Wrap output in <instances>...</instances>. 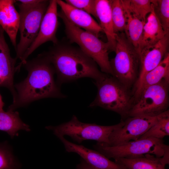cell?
Masks as SVG:
<instances>
[{"mask_svg": "<svg viewBox=\"0 0 169 169\" xmlns=\"http://www.w3.org/2000/svg\"><path fill=\"white\" fill-rule=\"evenodd\" d=\"M20 130L29 131V126L24 123L17 111H0V131L6 132L11 138L18 135Z\"/></svg>", "mask_w": 169, "mask_h": 169, "instance_id": "22", "label": "cell"}, {"mask_svg": "<svg viewBox=\"0 0 169 169\" xmlns=\"http://www.w3.org/2000/svg\"><path fill=\"white\" fill-rule=\"evenodd\" d=\"M167 33L163 29L153 10L147 16L143 26L140 52L144 47L156 43Z\"/></svg>", "mask_w": 169, "mask_h": 169, "instance_id": "19", "label": "cell"}, {"mask_svg": "<svg viewBox=\"0 0 169 169\" xmlns=\"http://www.w3.org/2000/svg\"><path fill=\"white\" fill-rule=\"evenodd\" d=\"M58 16L64 23L65 33L69 41L77 44L83 52L95 61L102 72L113 76L109 58L111 51L107 42L103 41L93 33L73 24L61 11L58 13Z\"/></svg>", "mask_w": 169, "mask_h": 169, "instance_id": "4", "label": "cell"}, {"mask_svg": "<svg viewBox=\"0 0 169 169\" xmlns=\"http://www.w3.org/2000/svg\"><path fill=\"white\" fill-rule=\"evenodd\" d=\"M164 142L163 139L150 137L131 141L114 146L97 142L94 147L95 150L109 159H132L147 154H153L160 158L169 151V145L165 144Z\"/></svg>", "mask_w": 169, "mask_h": 169, "instance_id": "6", "label": "cell"}, {"mask_svg": "<svg viewBox=\"0 0 169 169\" xmlns=\"http://www.w3.org/2000/svg\"><path fill=\"white\" fill-rule=\"evenodd\" d=\"M4 31L0 25V37H4Z\"/></svg>", "mask_w": 169, "mask_h": 169, "instance_id": "32", "label": "cell"}, {"mask_svg": "<svg viewBox=\"0 0 169 169\" xmlns=\"http://www.w3.org/2000/svg\"><path fill=\"white\" fill-rule=\"evenodd\" d=\"M2 84V80L1 77L0 76V86H1Z\"/></svg>", "mask_w": 169, "mask_h": 169, "instance_id": "33", "label": "cell"}, {"mask_svg": "<svg viewBox=\"0 0 169 169\" xmlns=\"http://www.w3.org/2000/svg\"><path fill=\"white\" fill-rule=\"evenodd\" d=\"M97 19L103 32L105 34L111 51H114L117 33L114 32L110 0H95Z\"/></svg>", "mask_w": 169, "mask_h": 169, "instance_id": "17", "label": "cell"}, {"mask_svg": "<svg viewBox=\"0 0 169 169\" xmlns=\"http://www.w3.org/2000/svg\"><path fill=\"white\" fill-rule=\"evenodd\" d=\"M167 116H169V110L154 117L129 116L123 120L121 125L110 133L109 137V144L105 145L114 146L137 140L153 125Z\"/></svg>", "mask_w": 169, "mask_h": 169, "instance_id": "10", "label": "cell"}, {"mask_svg": "<svg viewBox=\"0 0 169 169\" xmlns=\"http://www.w3.org/2000/svg\"><path fill=\"white\" fill-rule=\"evenodd\" d=\"M23 65L28 71V75L23 81L14 85L16 97L7 110L13 111L43 98L66 97L54 81V69L46 52L27 60Z\"/></svg>", "mask_w": 169, "mask_h": 169, "instance_id": "1", "label": "cell"}, {"mask_svg": "<svg viewBox=\"0 0 169 169\" xmlns=\"http://www.w3.org/2000/svg\"><path fill=\"white\" fill-rule=\"evenodd\" d=\"M4 104L3 102L2 96L0 94V111L3 110V107H4Z\"/></svg>", "mask_w": 169, "mask_h": 169, "instance_id": "31", "label": "cell"}, {"mask_svg": "<svg viewBox=\"0 0 169 169\" xmlns=\"http://www.w3.org/2000/svg\"><path fill=\"white\" fill-rule=\"evenodd\" d=\"M128 2L131 13L143 22H146V16L153 10L151 0H128Z\"/></svg>", "mask_w": 169, "mask_h": 169, "instance_id": "24", "label": "cell"}, {"mask_svg": "<svg viewBox=\"0 0 169 169\" xmlns=\"http://www.w3.org/2000/svg\"><path fill=\"white\" fill-rule=\"evenodd\" d=\"M114 30L115 33L124 32L126 18L121 0H110Z\"/></svg>", "mask_w": 169, "mask_h": 169, "instance_id": "23", "label": "cell"}, {"mask_svg": "<svg viewBox=\"0 0 169 169\" xmlns=\"http://www.w3.org/2000/svg\"><path fill=\"white\" fill-rule=\"evenodd\" d=\"M19 167L7 142H0V169H19Z\"/></svg>", "mask_w": 169, "mask_h": 169, "instance_id": "27", "label": "cell"}, {"mask_svg": "<svg viewBox=\"0 0 169 169\" xmlns=\"http://www.w3.org/2000/svg\"><path fill=\"white\" fill-rule=\"evenodd\" d=\"M49 2V0H42L32 8L19 10L20 19L18 30L20 38L15 49L17 59L21 60L26 51L36 38Z\"/></svg>", "mask_w": 169, "mask_h": 169, "instance_id": "9", "label": "cell"}, {"mask_svg": "<svg viewBox=\"0 0 169 169\" xmlns=\"http://www.w3.org/2000/svg\"><path fill=\"white\" fill-rule=\"evenodd\" d=\"M15 2L13 0H0V25L8 36L15 49L20 19L19 12L14 6Z\"/></svg>", "mask_w": 169, "mask_h": 169, "instance_id": "15", "label": "cell"}, {"mask_svg": "<svg viewBox=\"0 0 169 169\" xmlns=\"http://www.w3.org/2000/svg\"><path fill=\"white\" fill-rule=\"evenodd\" d=\"M123 123V120L121 119L119 123L109 126L84 123L74 115L69 121L56 126H49L46 128L52 131L58 137L69 136L79 143L84 141L91 140L108 145L110 133Z\"/></svg>", "mask_w": 169, "mask_h": 169, "instance_id": "7", "label": "cell"}, {"mask_svg": "<svg viewBox=\"0 0 169 169\" xmlns=\"http://www.w3.org/2000/svg\"><path fill=\"white\" fill-rule=\"evenodd\" d=\"M65 2L75 8L92 15L97 19L95 0H66Z\"/></svg>", "mask_w": 169, "mask_h": 169, "instance_id": "28", "label": "cell"}, {"mask_svg": "<svg viewBox=\"0 0 169 169\" xmlns=\"http://www.w3.org/2000/svg\"><path fill=\"white\" fill-rule=\"evenodd\" d=\"M169 81L149 86L133 99L129 116L154 117L168 110Z\"/></svg>", "mask_w": 169, "mask_h": 169, "instance_id": "8", "label": "cell"}, {"mask_svg": "<svg viewBox=\"0 0 169 169\" xmlns=\"http://www.w3.org/2000/svg\"><path fill=\"white\" fill-rule=\"evenodd\" d=\"M97 88L96 97L89 107L98 106L115 112L121 119L128 117L133 99L131 91L113 76L107 74L94 83Z\"/></svg>", "mask_w": 169, "mask_h": 169, "instance_id": "3", "label": "cell"}, {"mask_svg": "<svg viewBox=\"0 0 169 169\" xmlns=\"http://www.w3.org/2000/svg\"><path fill=\"white\" fill-rule=\"evenodd\" d=\"M58 138L63 143L67 151L77 153L94 169H126L123 165L110 161L96 150L73 143L64 136Z\"/></svg>", "mask_w": 169, "mask_h": 169, "instance_id": "13", "label": "cell"}, {"mask_svg": "<svg viewBox=\"0 0 169 169\" xmlns=\"http://www.w3.org/2000/svg\"><path fill=\"white\" fill-rule=\"evenodd\" d=\"M169 33L156 44L143 48L139 53L140 66L138 79L131 91L138 90L146 74L157 66L169 52Z\"/></svg>", "mask_w": 169, "mask_h": 169, "instance_id": "12", "label": "cell"}, {"mask_svg": "<svg viewBox=\"0 0 169 169\" xmlns=\"http://www.w3.org/2000/svg\"><path fill=\"white\" fill-rule=\"evenodd\" d=\"M154 12L165 32L169 31V0H151Z\"/></svg>", "mask_w": 169, "mask_h": 169, "instance_id": "25", "label": "cell"}, {"mask_svg": "<svg viewBox=\"0 0 169 169\" xmlns=\"http://www.w3.org/2000/svg\"><path fill=\"white\" fill-rule=\"evenodd\" d=\"M115 160V162L123 165L126 169H166L161 157L151 154H144L135 158H120Z\"/></svg>", "mask_w": 169, "mask_h": 169, "instance_id": "21", "label": "cell"}, {"mask_svg": "<svg viewBox=\"0 0 169 169\" xmlns=\"http://www.w3.org/2000/svg\"><path fill=\"white\" fill-rule=\"evenodd\" d=\"M17 59L10 55L9 49L4 38L0 37V76L2 80L1 86L5 87L10 90L13 100L16 95V91L13 83L15 73L19 70L15 66Z\"/></svg>", "mask_w": 169, "mask_h": 169, "instance_id": "16", "label": "cell"}, {"mask_svg": "<svg viewBox=\"0 0 169 169\" xmlns=\"http://www.w3.org/2000/svg\"><path fill=\"white\" fill-rule=\"evenodd\" d=\"M169 136V116H167L161 119L153 125L139 139L150 137L163 139L165 136Z\"/></svg>", "mask_w": 169, "mask_h": 169, "instance_id": "26", "label": "cell"}, {"mask_svg": "<svg viewBox=\"0 0 169 169\" xmlns=\"http://www.w3.org/2000/svg\"><path fill=\"white\" fill-rule=\"evenodd\" d=\"M121 1L126 18L124 33L128 41L139 54L143 28L145 22L140 20L131 13L128 7V0Z\"/></svg>", "mask_w": 169, "mask_h": 169, "instance_id": "18", "label": "cell"}, {"mask_svg": "<svg viewBox=\"0 0 169 169\" xmlns=\"http://www.w3.org/2000/svg\"><path fill=\"white\" fill-rule=\"evenodd\" d=\"M56 1L65 17L74 25L98 37L100 33L103 32L99 24L88 13L75 8L63 1Z\"/></svg>", "mask_w": 169, "mask_h": 169, "instance_id": "14", "label": "cell"}, {"mask_svg": "<svg viewBox=\"0 0 169 169\" xmlns=\"http://www.w3.org/2000/svg\"><path fill=\"white\" fill-rule=\"evenodd\" d=\"M115 57L110 60L113 76L129 90L138 79L139 55L127 39L124 32L117 33Z\"/></svg>", "mask_w": 169, "mask_h": 169, "instance_id": "5", "label": "cell"}, {"mask_svg": "<svg viewBox=\"0 0 169 169\" xmlns=\"http://www.w3.org/2000/svg\"><path fill=\"white\" fill-rule=\"evenodd\" d=\"M46 54L57 74L56 82L59 86L84 77L97 81L106 74L100 71L95 61L80 48L59 41Z\"/></svg>", "mask_w": 169, "mask_h": 169, "instance_id": "2", "label": "cell"}, {"mask_svg": "<svg viewBox=\"0 0 169 169\" xmlns=\"http://www.w3.org/2000/svg\"><path fill=\"white\" fill-rule=\"evenodd\" d=\"M57 5L56 0H49L38 34L21 60L19 64L21 65L26 62L29 56L42 44L48 41L52 42L54 44L58 42L56 35L59 25Z\"/></svg>", "mask_w": 169, "mask_h": 169, "instance_id": "11", "label": "cell"}, {"mask_svg": "<svg viewBox=\"0 0 169 169\" xmlns=\"http://www.w3.org/2000/svg\"><path fill=\"white\" fill-rule=\"evenodd\" d=\"M19 9H28L32 8L38 4L42 0H18Z\"/></svg>", "mask_w": 169, "mask_h": 169, "instance_id": "29", "label": "cell"}, {"mask_svg": "<svg viewBox=\"0 0 169 169\" xmlns=\"http://www.w3.org/2000/svg\"><path fill=\"white\" fill-rule=\"evenodd\" d=\"M164 80L169 81V52L157 66L146 74L138 89L133 95V99L147 87Z\"/></svg>", "mask_w": 169, "mask_h": 169, "instance_id": "20", "label": "cell"}, {"mask_svg": "<svg viewBox=\"0 0 169 169\" xmlns=\"http://www.w3.org/2000/svg\"><path fill=\"white\" fill-rule=\"evenodd\" d=\"M76 169H94L81 159L79 163L76 166Z\"/></svg>", "mask_w": 169, "mask_h": 169, "instance_id": "30", "label": "cell"}]
</instances>
